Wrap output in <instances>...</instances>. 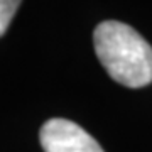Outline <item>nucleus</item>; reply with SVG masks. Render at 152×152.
Masks as SVG:
<instances>
[{"instance_id":"7ed1b4c3","label":"nucleus","mask_w":152,"mask_h":152,"mask_svg":"<svg viewBox=\"0 0 152 152\" xmlns=\"http://www.w3.org/2000/svg\"><path fill=\"white\" fill-rule=\"evenodd\" d=\"M19 7H20V2L17 0H0V37L9 29L12 17L15 15Z\"/></svg>"},{"instance_id":"f257e3e1","label":"nucleus","mask_w":152,"mask_h":152,"mask_svg":"<svg viewBox=\"0 0 152 152\" xmlns=\"http://www.w3.org/2000/svg\"><path fill=\"white\" fill-rule=\"evenodd\" d=\"M95 53L107 73L127 88L152 83V48L134 27L105 20L93 32Z\"/></svg>"},{"instance_id":"f03ea898","label":"nucleus","mask_w":152,"mask_h":152,"mask_svg":"<svg viewBox=\"0 0 152 152\" xmlns=\"http://www.w3.org/2000/svg\"><path fill=\"white\" fill-rule=\"evenodd\" d=\"M39 140L44 152H105L86 130L66 118L48 120L41 127Z\"/></svg>"}]
</instances>
